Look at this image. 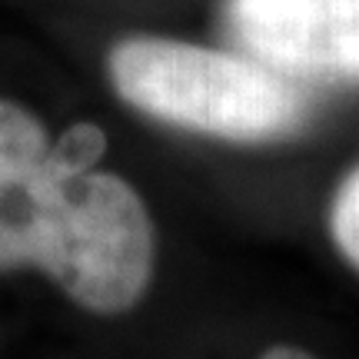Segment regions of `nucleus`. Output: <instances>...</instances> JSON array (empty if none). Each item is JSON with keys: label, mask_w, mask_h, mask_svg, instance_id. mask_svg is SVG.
<instances>
[{"label": "nucleus", "mask_w": 359, "mask_h": 359, "mask_svg": "<svg viewBox=\"0 0 359 359\" xmlns=\"http://www.w3.org/2000/svg\"><path fill=\"white\" fill-rule=\"evenodd\" d=\"M37 266L93 313H123L154 273V226L127 180L70 163L37 116L0 100V269Z\"/></svg>", "instance_id": "nucleus-1"}, {"label": "nucleus", "mask_w": 359, "mask_h": 359, "mask_svg": "<svg viewBox=\"0 0 359 359\" xmlns=\"http://www.w3.org/2000/svg\"><path fill=\"white\" fill-rule=\"evenodd\" d=\"M114 90L163 123L226 140H276L306 123L299 80L257 57L210 50L183 40L130 37L110 50Z\"/></svg>", "instance_id": "nucleus-2"}, {"label": "nucleus", "mask_w": 359, "mask_h": 359, "mask_svg": "<svg viewBox=\"0 0 359 359\" xmlns=\"http://www.w3.org/2000/svg\"><path fill=\"white\" fill-rule=\"evenodd\" d=\"M226 24L286 77L359 83V0H226Z\"/></svg>", "instance_id": "nucleus-3"}, {"label": "nucleus", "mask_w": 359, "mask_h": 359, "mask_svg": "<svg viewBox=\"0 0 359 359\" xmlns=\"http://www.w3.org/2000/svg\"><path fill=\"white\" fill-rule=\"evenodd\" d=\"M330 226H333V240L346 253V259L359 266V167L336 190Z\"/></svg>", "instance_id": "nucleus-4"}, {"label": "nucleus", "mask_w": 359, "mask_h": 359, "mask_svg": "<svg viewBox=\"0 0 359 359\" xmlns=\"http://www.w3.org/2000/svg\"><path fill=\"white\" fill-rule=\"evenodd\" d=\"M259 359H313V356L303 353V349H293V346H273V349H266Z\"/></svg>", "instance_id": "nucleus-5"}]
</instances>
